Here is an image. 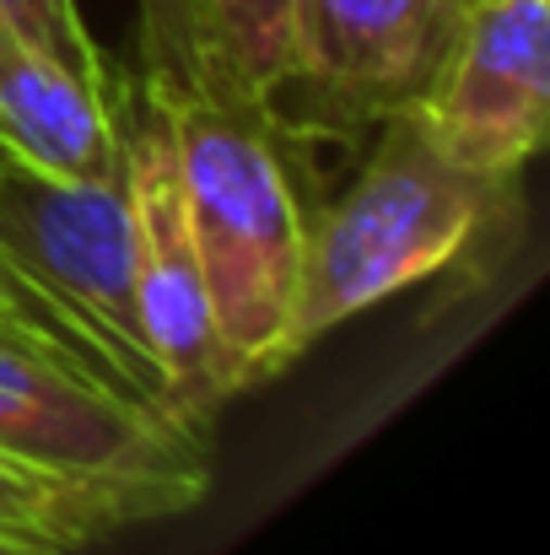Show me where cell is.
Returning a JSON list of instances; mask_svg holds the SVG:
<instances>
[{
  "instance_id": "cell-8",
  "label": "cell",
  "mask_w": 550,
  "mask_h": 555,
  "mask_svg": "<svg viewBox=\"0 0 550 555\" xmlns=\"http://www.w3.org/2000/svg\"><path fill=\"white\" fill-rule=\"evenodd\" d=\"M297 0H141V87L232 108L276 103L292 70Z\"/></svg>"
},
{
  "instance_id": "cell-12",
  "label": "cell",
  "mask_w": 550,
  "mask_h": 555,
  "mask_svg": "<svg viewBox=\"0 0 550 555\" xmlns=\"http://www.w3.org/2000/svg\"><path fill=\"white\" fill-rule=\"evenodd\" d=\"M0 302H5V324H11V335H27V340H38L43 351H54V357H65V362H76V367L98 372L103 383H114L103 362H98V351L81 340V330L71 324V319H60L11 264H5V254H0ZM119 388V383H114Z\"/></svg>"
},
{
  "instance_id": "cell-5",
  "label": "cell",
  "mask_w": 550,
  "mask_h": 555,
  "mask_svg": "<svg viewBox=\"0 0 550 555\" xmlns=\"http://www.w3.org/2000/svg\"><path fill=\"white\" fill-rule=\"evenodd\" d=\"M470 0H297L292 70L270 119L297 135L351 141L432 92Z\"/></svg>"
},
{
  "instance_id": "cell-9",
  "label": "cell",
  "mask_w": 550,
  "mask_h": 555,
  "mask_svg": "<svg viewBox=\"0 0 550 555\" xmlns=\"http://www.w3.org/2000/svg\"><path fill=\"white\" fill-rule=\"evenodd\" d=\"M130 76H87L0 22V146L54 179H108L125 168L119 103Z\"/></svg>"
},
{
  "instance_id": "cell-14",
  "label": "cell",
  "mask_w": 550,
  "mask_h": 555,
  "mask_svg": "<svg viewBox=\"0 0 550 555\" xmlns=\"http://www.w3.org/2000/svg\"><path fill=\"white\" fill-rule=\"evenodd\" d=\"M0 330H11V324H5V302H0Z\"/></svg>"
},
{
  "instance_id": "cell-13",
  "label": "cell",
  "mask_w": 550,
  "mask_h": 555,
  "mask_svg": "<svg viewBox=\"0 0 550 555\" xmlns=\"http://www.w3.org/2000/svg\"><path fill=\"white\" fill-rule=\"evenodd\" d=\"M0 555H49V551H38V545H27V540H11V534H0Z\"/></svg>"
},
{
  "instance_id": "cell-1",
  "label": "cell",
  "mask_w": 550,
  "mask_h": 555,
  "mask_svg": "<svg viewBox=\"0 0 550 555\" xmlns=\"http://www.w3.org/2000/svg\"><path fill=\"white\" fill-rule=\"evenodd\" d=\"M141 92L168 119L210 308L238 383L254 388L297 362L292 313L308 210L286 157L292 141L265 108H232L200 92Z\"/></svg>"
},
{
  "instance_id": "cell-7",
  "label": "cell",
  "mask_w": 550,
  "mask_h": 555,
  "mask_svg": "<svg viewBox=\"0 0 550 555\" xmlns=\"http://www.w3.org/2000/svg\"><path fill=\"white\" fill-rule=\"evenodd\" d=\"M415 114L448 163L508 184L546 146L550 0H470Z\"/></svg>"
},
{
  "instance_id": "cell-11",
  "label": "cell",
  "mask_w": 550,
  "mask_h": 555,
  "mask_svg": "<svg viewBox=\"0 0 550 555\" xmlns=\"http://www.w3.org/2000/svg\"><path fill=\"white\" fill-rule=\"evenodd\" d=\"M0 22L11 33H22L27 43L49 49L54 60L87 70V76H108V54L98 49V38L87 33L76 0H0Z\"/></svg>"
},
{
  "instance_id": "cell-4",
  "label": "cell",
  "mask_w": 550,
  "mask_h": 555,
  "mask_svg": "<svg viewBox=\"0 0 550 555\" xmlns=\"http://www.w3.org/2000/svg\"><path fill=\"white\" fill-rule=\"evenodd\" d=\"M0 254L60 319L81 330L103 372L130 399L174 410L163 367L141 335L125 168L108 179H54L0 146Z\"/></svg>"
},
{
  "instance_id": "cell-2",
  "label": "cell",
  "mask_w": 550,
  "mask_h": 555,
  "mask_svg": "<svg viewBox=\"0 0 550 555\" xmlns=\"http://www.w3.org/2000/svg\"><path fill=\"white\" fill-rule=\"evenodd\" d=\"M502 189L508 184L448 163L415 108L383 119L362 173L308 221L292 313L297 357L459 259Z\"/></svg>"
},
{
  "instance_id": "cell-10",
  "label": "cell",
  "mask_w": 550,
  "mask_h": 555,
  "mask_svg": "<svg viewBox=\"0 0 550 555\" xmlns=\"http://www.w3.org/2000/svg\"><path fill=\"white\" fill-rule=\"evenodd\" d=\"M114 529H136V518L114 496L60 480V475L0 448V534L27 540L49 555H65L76 545L114 534Z\"/></svg>"
},
{
  "instance_id": "cell-3",
  "label": "cell",
  "mask_w": 550,
  "mask_h": 555,
  "mask_svg": "<svg viewBox=\"0 0 550 555\" xmlns=\"http://www.w3.org/2000/svg\"><path fill=\"white\" fill-rule=\"evenodd\" d=\"M0 448L114 496L136 524L189 513L210 491L205 426L141 404L11 330H0Z\"/></svg>"
},
{
  "instance_id": "cell-6",
  "label": "cell",
  "mask_w": 550,
  "mask_h": 555,
  "mask_svg": "<svg viewBox=\"0 0 550 555\" xmlns=\"http://www.w3.org/2000/svg\"><path fill=\"white\" fill-rule=\"evenodd\" d=\"M119 141H125V184L136 216V302H141V335L152 362L163 367L168 399L183 421L205 426L227 399L243 393L238 367L227 357L205 264L189 232L179 189V157L163 108L136 87H125L119 103Z\"/></svg>"
}]
</instances>
